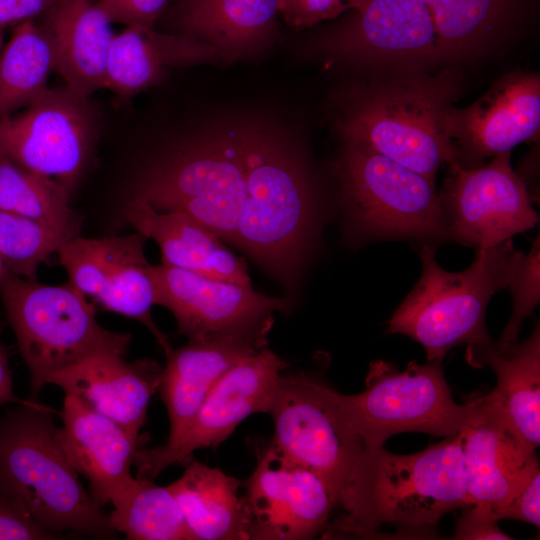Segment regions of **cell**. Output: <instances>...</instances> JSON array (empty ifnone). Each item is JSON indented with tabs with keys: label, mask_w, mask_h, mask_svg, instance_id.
I'll return each instance as SVG.
<instances>
[{
	"label": "cell",
	"mask_w": 540,
	"mask_h": 540,
	"mask_svg": "<svg viewBox=\"0 0 540 540\" xmlns=\"http://www.w3.org/2000/svg\"><path fill=\"white\" fill-rule=\"evenodd\" d=\"M339 504L346 514L338 529L348 532L367 534L383 524L434 527L444 514L469 506L461 432L408 455L365 446Z\"/></svg>",
	"instance_id": "cell-1"
},
{
	"label": "cell",
	"mask_w": 540,
	"mask_h": 540,
	"mask_svg": "<svg viewBox=\"0 0 540 540\" xmlns=\"http://www.w3.org/2000/svg\"><path fill=\"white\" fill-rule=\"evenodd\" d=\"M0 496L57 536L116 533L68 460L52 410L35 401L0 418Z\"/></svg>",
	"instance_id": "cell-2"
},
{
	"label": "cell",
	"mask_w": 540,
	"mask_h": 540,
	"mask_svg": "<svg viewBox=\"0 0 540 540\" xmlns=\"http://www.w3.org/2000/svg\"><path fill=\"white\" fill-rule=\"evenodd\" d=\"M245 187L235 245L292 282L311 240L314 196L293 143L269 125L246 123Z\"/></svg>",
	"instance_id": "cell-3"
},
{
	"label": "cell",
	"mask_w": 540,
	"mask_h": 540,
	"mask_svg": "<svg viewBox=\"0 0 540 540\" xmlns=\"http://www.w3.org/2000/svg\"><path fill=\"white\" fill-rule=\"evenodd\" d=\"M455 72L404 77L355 92L336 122L345 144L384 155L435 180L455 160L448 118L459 92Z\"/></svg>",
	"instance_id": "cell-4"
},
{
	"label": "cell",
	"mask_w": 540,
	"mask_h": 540,
	"mask_svg": "<svg viewBox=\"0 0 540 540\" xmlns=\"http://www.w3.org/2000/svg\"><path fill=\"white\" fill-rule=\"evenodd\" d=\"M419 254L421 277L392 315L387 333L409 336L425 348L427 361H442L452 348L489 337V300L508 287L524 253L514 248L512 239L477 248L475 260L461 272L440 267L430 244Z\"/></svg>",
	"instance_id": "cell-5"
},
{
	"label": "cell",
	"mask_w": 540,
	"mask_h": 540,
	"mask_svg": "<svg viewBox=\"0 0 540 540\" xmlns=\"http://www.w3.org/2000/svg\"><path fill=\"white\" fill-rule=\"evenodd\" d=\"M246 123L219 125L165 153L142 174L135 197L180 211L236 244L246 199Z\"/></svg>",
	"instance_id": "cell-6"
},
{
	"label": "cell",
	"mask_w": 540,
	"mask_h": 540,
	"mask_svg": "<svg viewBox=\"0 0 540 540\" xmlns=\"http://www.w3.org/2000/svg\"><path fill=\"white\" fill-rule=\"evenodd\" d=\"M0 294L36 396L57 374L98 355L123 356L131 336L102 327L86 296L70 284L45 285L6 270Z\"/></svg>",
	"instance_id": "cell-7"
},
{
	"label": "cell",
	"mask_w": 540,
	"mask_h": 540,
	"mask_svg": "<svg viewBox=\"0 0 540 540\" xmlns=\"http://www.w3.org/2000/svg\"><path fill=\"white\" fill-rule=\"evenodd\" d=\"M366 389L343 395L333 391L346 420L366 447H382L398 433L457 434L474 404H457L445 381L441 361H410L404 371L383 360L370 363Z\"/></svg>",
	"instance_id": "cell-8"
},
{
	"label": "cell",
	"mask_w": 540,
	"mask_h": 540,
	"mask_svg": "<svg viewBox=\"0 0 540 540\" xmlns=\"http://www.w3.org/2000/svg\"><path fill=\"white\" fill-rule=\"evenodd\" d=\"M336 171L348 217L364 235L418 239L447 235L435 180L349 144Z\"/></svg>",
	"instance_id": "cell-9"
},
{
	"label": "cell",
	"mask_w": 540,
	"mask_h": 540,
	"mask_svg": "<svg viewBox=\"0 0 540 540\" xmlns=\"http://www.w3.org/2000/svg\"><path fill=\"white\" fill-rule=\"evenodd\" d=\"M88 97L50 88L22 111L0 120V156L72 191L96 137Z\"/></svg>",
	"instance_id": "cell-10"
},
{
	"label": "cell",
	"mask_w": 540,
	"mask_h": 540,
	"mask_svg": "<svg viewBox=\"0 0 540 540\" xmlns=\"http://www.w3.org/2000/svg\"><path fill=\"white\" fill-rule=\"evenodd\" d=\"M332 389L304 375H281L270 410L273 444L291 461L319 475L340 497L365 447Z\"/></svg>",
	"instance_id": "cell-11"
},
{
	"label": "cell",
	"mask_w": 540,
	"mask_h": 540,
	"mask_svg": "<svg viewBox=\"0 0 540 540\" xmlns=\"http://www.w3.org/2000/svg\"><path fill=\"white\" fill-rule=\"evenodd\" d=\"M286 367L287 363L267 348L234 365L214 385L181 433L162 446L138 448L136 477L153 479L170 465H187L194 451L218 446L249 415L269 413Z\"/></svg>",
	"instance_id": "cell-12"
},
{
	"label": "cell",
	"mask_w": 540,
	"mask_h": 540,
	"mask_svg": "<svg viewBox=\"0 0 540 540\" xmlns=\"http://www.w3.org/2000/svg\"><path fill=\"white\" fill-rule=\"evenodd\" d=\"M511 152L498 154L485 166L448 165L440 196L447 236L477 248L498 245L531 229L539 220Z\"/></svg>",
	"instance_id": "cell-13"
},
{
	"label": "cell",
	"mask_w": 540,
	"mask_h": 540,
	"mask_svg": "<svg viewBox=\"0 0 540 540\" xmlns=\"http://www.w3.org/2000/svg\"><path fill=\"white\" fill-rule=\"evenodd\" d=\"M141 233L68 239L58 249L69 284L105 309L141 322L168 352L172 346L151 316L156 292L153 266L144 253Z\"/></svg>",
	"instance_id": "cell-14"
},
{
	"label": "cell",
	"mask_w": 540,
	"mask_h": 540,
	"mask_svg": "<svg viewBox=\"0 0 540 540\" xmlns=\"http://www.w3.org/2000/svg\"><path fill=\"white\" fill-rule=\"evenodd\" d=\"M250 539L301 540L319 533L339 504L316 473L291 461L271 443L245 482Z\"/></svg>",
	"instance_id": "cell-15"
},
{
	"label": "cell",
	"mask_w": 540,
	"mask_h": 540,
	"mask_svg": "<svg viewBox=\"0 0 540 540\" xmlns=\"http://www.w3.org/2000/svg\"><path fill=\"white\" fill-rule=\"evenodd\" d=\"M473 412L460 430L469 505L498 520L511 499L539 470L535 448L489 395L473 399Z\"/></svg>",
	"instance_id": "cell-16"
},
{
	"label": "cell",
	"mask_w": 540,
	"mask_h": 540,
	"mask_svg": "<svg viewBox=\"0 0 540 540\" xmlns=\"http://www.w3.org/2000/svg\"><path fill=\"white\" fill-rule=\"evenodd\" d=\"M155 304L168 308L178 333L189 339L243 331L273 321L288 302L260 294L251 285L206 277L161 263L153 266Z\"/></svg>",
	"instance_id": "cell-17"
},
{
	"label": "cell",
	"mask_w": 540,
	"mask_h": 540,
	"mask_svg": "<svg viewBox=\"0 0 540 540\" xmlns=\"http://www.w3.org/2000/svg\"><path fill=\"white\" fill-rule=\"evenodd\" d=\"M539 128L540 78L533 73L502 77L471 105L453 106L448 118L455 161L466 168L535 140Z\"/></svg>",
	"instance_id": "cell-18"
},
{
	"label": "cell",
	"mask_w": 540,
	"mask_h": 540,
	"mask_svg": "<svg viewBox=\"0 0 540 540\" xmlns=\"http://www.w3.org/2000/svg\"><path fill=\"white\" fill-rule=\"evenodd\" d=\"M272 325L273 321L243 331L211 333L165 353L158 390L170 420L168 439L182 432L228 370L267 348Z\"/></svg>",
	"instance_id": "cell-19"
},
{
	"label": "cell",
	"mask_w": 540,
	"mask_h": 540,
	"mask_svg": "<svg viewBox=\"0 0 540 540\" xmlns=\"http://www.w3.org/2000/svg\"><path fill=\"white\" fill-rule=\"evenodd\" d=\"M324 46L351 60L437 57L434 27L424 0H363Z\"/></svg>",
	"instance_id": "cell-20"
},
{
	"label": "cell",
	"mask_w": 540,
	"mask_h": 540,
	"mask_svg": "<svg viewBox=\"0 0 540 540\" xmlns=\"http://www.w3.org/2000/svg\"><path fill=\"white\" fill-rule=\"evenodd\" d=\"M60 441L74 469L89 483V493L100 507L134 478L131 466L142 437L134 435L65 393L60 413Z\"/></svg>",
	"instance_id": "cell-21"
},
{
	"label": "cell",
	"mask_w": 540,
	"mask_h": 540,
	"mask_svg": "<svg viewBox=\"0 0 540 540\" xmlns=\"http://www.w3.org/2000/svg\"><path fill=\"white\" fill-rule=\"evenodd\" d=\"M121 355L91 357L55 375L49 384L77 396L88 407L140 435L162 369L153 360L126 362Z\"/></svg>",
	"instance_id": "cell-22"
},
{
	"label": "cell",
	"mask_w": 540,
	"mask_h": 540,
	"mask_svg": "<svg viewBox=\"0 0 540 540\" xmlns=\"http://www.w3.org/2000/svg\"><path fill=\"white\" fill-rule=\"evenodd\" d=\"M126 220L157 242L162 263L206 277L251 285L247 265L230 252L209 228L180 211L161 212L141 198L124 208Z\"/></svg>",
	"instance_id": "cell-23"
},
{
	"label": "cell",
	"mask_w": 540,
	"mask_h": 540,
	"mask_svg": "<svg viewBox=\"0 0 540 540\" xmlns=\"http://www.w3.org/2000/svg\"><path fill=\"white\" fill-rule=\"evenodd\" d=\"M279 0H180L179 34L212 47L218 59L246 58L270 43L278 30Z\"/></svg>",
	"instance_id": "cell-24"
},
{
	"label": "cell",
	"mask_w": 540,
	"mask_h": 540,
	"mask_svg": "<svg viewBox=\"0 0 540 540\" xmlns=\"http://www.w3.org/2000/svg\"><path fill=\"white\" fill-rule=\"evenodd\" d=\"M219 60L209 45L183 34H165L154 27L126 26L114 34L104 88L128 98L156 85L167 70Z\"/></svg>",
	"instance_id": "cell-25"
},
{
	"label": "cell",
	"mask_w": 540,
	"mask_h": 540,
	"mask_svg": "<svg viewBox=\"0 0 540 540\" xmlns=\"http://www.w3.org/2000/svg\"><path fill=\"white\" fill-rule=\"evenodd\" d=\"M45 26L53 40L56 70L65 86L83 97L104 89L114 37L112 21L91 0H55Z\"/></svg>",
	"instance_id": "cell-26"
},
{
	"label": "cell",
	"mask_w": 540,
	"mask_h": 540,
	"mask_svg": "<svg viewBox=\"0 0 540 540\" xmlns=\"http://www.w3.org/2000/svg\"><path fill=\"white\" fill-rule=\"evenodd\" d=\"M467 362L489 367L496 374V387L488 393L513 425L535 449L540 443V327L530 337L498 347L490 337L467 344Z\"/></svg>",
	"instance_id": "cell-27"
},
{
	"label": "cell",
	"mask_w": 540,
	"mask_h": 540,
	"mask_svg": "<svg viewBox=\"0 0 540 540\" xmlns=\"http://www.w3.org/2000/svg\"><path fill=\"white\" fill-rule=\"evenodd\" d=\"M185 466L168 488L194 539H250L247 505L238 492L241 482L194 459Z\"/></svg>",
	"instance_id": "cell-28"
},
{
	"label": "cell",
	"mask_w": 540,
	"mask_h": 540,
	"mask_svg": "<svg viewBox=\"0 0 540 540\" xmlns=\"http://www.w3.org/2000/svg\"><path fill=\"white\" fill-rule=\"evenodd\" d=\"M55 69V49L47 27L34 19L17 24L0 52V120L42 95Z\"/></svg>",
	"instance_id": "cell-29"
},
{
	"label": "cell",
	"mask_w": 540,
	"mask_h": 540,
	"mask_svg": "<svg viewBox=\"0 0 540 540\" xmlns=\"http://www.w3.org/2000/svg\"><path fill=\"white\" fill-rule=\"evenodd\" d=\"M109 524L132 540H195L169 490L134 477L111 501Z\"/></svg>",
	"instance_id": "cell-30"
},
{
	"label": "cell",
	"mask_w": 540,
	"mask_h": 540,
	"mask_svg": "<svg viewBox=\"0 0 540 540\" xmlns=\"http://www.w3.org/2000/svg\"><path fill=\"white\" fill-rule=\"evenodd\" d=\"M70 192L0 156V211L25 216L74 236L79 222L69 207Z\"/></svg>",
	"instance_id": "cell-31"
},
{
	"label": "cell",
	"mask_w": 540,
	"mask_h": 540,
	"mask_svg": "<svg viewBox=\"0 0 540 540\" xmlns=\"http://www.w3.org/2000/svg\"><path fill=\"white\" fill-rule=\"evenodd\" d=\"M436 36L437 57L472 54L498 27L506 0H424Z\"/></svg>",
	"instance_id": "cell-32"
},
{
	"label": "cell",
	"mask_w": 540,
	"mask_h": 540,
	"mask_svg": "<svg viewBox=\"0 0 540 540\" xmlns=\"http://www.w3.org/2000/svg\"><path fill=\"white\" fill-rule=\"evenodd\" d=\"M72 237L57 227L0 211V260L14 275L35 280L41 262Z\"/></svg>",
	"instance_id": "cell-33"
},
{
	"label": "cell",
	"mask_w": 540,
	"mask_h": 540,
	"mask_svg": "<svg viewBox=\"0 0 540 540\" xmlns=\"http://www.w3.org/2000/svg\"><path fill=\"white\" fill-rule=\"evenodd\" d=\"M540 244L537 237L528 254H523L513 277L508 284L513 298V307L510 319L496 343L498 347H505L517 342L521 324L531 315L540 300Z\"/></svg>",
	"instance_id": "cell-34"
},
{
	"label": "cell",
	"mask_w": 540,
	"mask_h": 540,
	"mask_svg": "<svg viewBox=\"0 0 540 540\" xmlns=\"http://www.w3.org/2000/svg\"><path fill=\"white\" fill-rule=\"evenodd\" d=\"M363 0H279L278 12L293 29L312 27L341 13L357 10Z\"/></svg>",
	"instance_id": "cell-35"
},
{
	"label": "cell",
	"mask_w": 540,
	"mask_h": 540,
	"mask_svg": "<svg viewBox=\"0 0 540 540\" xmlns=\"http://www.w3.org/2000/svg\"><path fill=\"white\" fill-rule=\"evenodd\" d=\"M170 0H98L113 22L126 26L154 27Z\"/></svg>",
	"instance_id": "cell-36"
},
{
	"label": "cell",
	"mask_w": 540,
	"mask_h": 540,
	"mask_svg": "<svg viewBox=\"0 0 540 540\" xmlns=\"http://www.w3.org/2000/svg\"><path fill=\"white\" fill-rule=\"evenodd\" d=\"M25 511L0 496V540L55 539Z\"/></svg>",
	"instance_id": "cell-37"
},
{
	"label": "cell",
	"mask_w": 540,
	"mask_h": 540,
	"mask_svg": "<svg viewBox=\"0 0 540 540\" xmlns=\"http://www.w3.org/2000/svg\"><path fill=\"white\" fill-rule=\"evenodd\" d=\"M472 506L466 511L456 524V539L484 540V539H511L498 526L499 521L487 509Z\"/></svg>",
	"instance_id": "cell-38"
},
{
	"label": "cell",
	"mask_w": 540,
	"mask_h": 540,
	"mask_svg": "<svg viewBox=\"0 0 540 540\" xmlns=\"http://www.w3.org/2000/svg\"><path fill=\"white\" fill-rule=\"evenodd\" d=\"M540 470L535 471L511 499L500 515L501 519H514L539 527L540 523Z\"/></svg>",
	"instance_id": "cell-39"
},
{
	"label": "cell",
	"mask_w": 540,
	"mask_h": 540,
	"mask_svg": "<svg viewBox=\"0 0 540 540\" xmlns=\"http://www.w3.org/2000/svg\"><path fill=\"white\" fill-rule=\"evenodd\" d=\"M55 0H0V30L48 12Z\"/></svg>",
	"instance_id": "cell-40"
},
{
	"label": "cell",
	"mask_w": 540,
	"mask_h": 540,
	"mask_svg": "<svg viewBox=\"0 0 540 540\" xmlns=\"http://www.w3.org/2000/svg\"><path fill=\"white\" fill-rule=\"evenodd\" d=\"M30 401L31 400H21L15 396L8 365L7 351L0 342V405L5 403L25 404Z\"/></svg>",
	"instance_id": "cell-41"
},
{
	"label": "cell",
	"mask_w": 540,
	"mask_h": 540,
	"mask_svg": "<svg viewBox=\"0 0 540 540\" xmlns=\"http://www.w3.org/2000/svg\"><path fill=\"white\" fill-rule=\"evenodd\" d=\"M3 30H0V52L2 49Z\"/></svg>",
	"instance_id": "cell-42"
},
{
	"label": "cell",
	"mask_w": 540,
	"mask_h": 540,
	"mask_svg": "<svg viewBox=\"0 0 540 540\" xmlns=\"http://www.w3.org/2000/svg\"><path fill=\"white\" fill-rule=\"evenodd\" d=\"M2 273V270H1V260H0V274Z\"/></svg>",
	"instance_id": "cell-43"
}]
</instances>
